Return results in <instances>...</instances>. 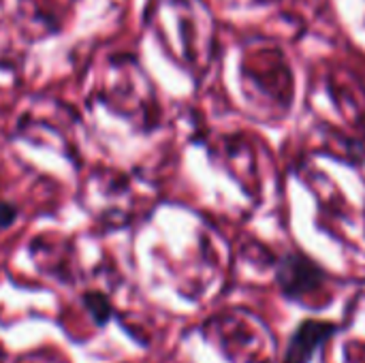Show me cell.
I'll list each match as a JSON object with an SVG mask.
<instances>
[{
    "mask_svg": "<svg viewBox=\"0 0 365 363\" xmlns=\"http://www.w3.org/2000/svg\"><path fill=\"white\" fill-rule=\"evenodd\" d=\"M81 302L86 306V310L90 312L92 321L98 325V327H105L111 317H113V306L109 302V297L101 291H88L81 295Z\"/></svg>",
    "mask_w": 365,
    "mask_h": 363,
    "instance_id": "cell-2",
    "label": "cell"
},
{
    "mask_svg": "<svg viewBox=\"0 0 365 363\" xmlns=\"http://www.w3.org/2000/svg\"><path fill=\"white\" fill-rule=\"evenodd\" d=\"M17 218V208L11 201H2L0 199V231L9 229Z\"/></svg>",
    "mask_w": 365,
    "mask_h": 363,
    "instance_id": "cell-3",
    "label": "cell"
},
{
    "mask_svg": "<svg viewBox=\"0 0 365 363\" xmlns=\"http://www.w3.org/2000/svg\"><path fill=\"white\" fill-rule=\"evenodd\" d=\"M334 332H336V325H329V323H317V321L302 323V327L291 338V344L287 349V355H284L282 363H310L317 349Z\"/></svg>",
    "mask_w": 365,
    "mask_h": 363,
    "instance_id": "cell-1",
    "label": "cell"
}]
</instances>
